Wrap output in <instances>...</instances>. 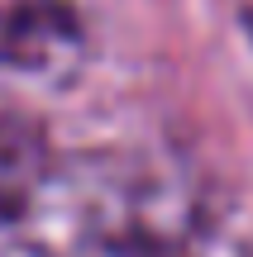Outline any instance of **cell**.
<instances>
[{
    "label": "cell",
    "mask_w": 253,
    "mask_h": 257,
    "mask_svg": "<svg viewBox=\"0 0 253 257\" xmlns=\"http://www.w3.org/2000/svg\"><path fill=\"white\" fill-rule=\"evenodd\" d=\"M67 34V15L53 0H0V62H38Z\"/></svg>",
    "instance_id": "1"
}]
</instances>
